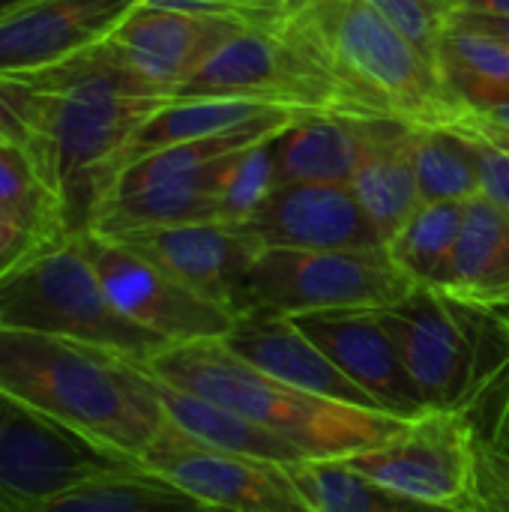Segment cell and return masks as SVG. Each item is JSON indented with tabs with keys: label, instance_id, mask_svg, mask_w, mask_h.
<instances>
[{
	"label": "cell",
	"instance_id": "6da1fadb",
	"mask_svg": "<svg viewBox=\"0 0 509 512\" xmlns=\"http://www.w3.org/2000/svg\"><path fill=\"white\" fill-rule=\"evenodd\" d=\"M12 75L21 147L54 189L69 237L93 219L117 180L132 135L174 99L138 84L102 45L60 66Z\"/></svg>",
	"mask_w": 509,
	"mask_h": 512
},
{
	"label": "cell",
	"instance_id": "7a4b0ae2",
	"mask_svg": "<svg viewBox=\"0 0 509 512\" xmlns=\"http://www.w3.org/2000/svg\"><path fill=\"white\" fill-rule=\"evenodd\" d=\"M0 396L132 462L168 426L141 363L42 333L0 330Z\"/></svg>",
	"mask_w": 509,
	"mask_h": 512
},
{
	"label": "cell",
	"instance_id": "3957f363",
	"mask_svg": "<svg viewBox=\"0 0 509 512\" xmlns=\"http://www.w3.org/2000/svg\"><path fill=\"white\" fill-rule=\"evenodd\" d=\"M378 318L429 411L462 417L480 450H509V303L417 288Z\"/></svg>",
	"mask_w": 509,
	"mask_h": 512
},
{
	"label": "cell",
	"instance_id": "277c9868",
	"mask_svg": "<svg viewBox=\"0 0 509 512\" xmlns=\"http://www.w3.org/2000/svg\"><path fill=\"white\" fill-rule=\"evenodd\" d=\"M168 387L237 411L306 453L309 462H342L396 438L408 420L339 405L282 384L228 351L225 342L168 345L141 363Z\"/></svg>",
	"mask_w": 509,
	"mask_h": 512
},
{
	"label": "cell",
	"instance_id": "5b68a950",
	"mask_svg": "<svg viewBox=\"0 0 509 512\" xmlns=\"http://www.w3.org/2000/svg\"><path fill=\"white\" fill-rule=\"evenodd\" d=\"M291 24L363 117H387L417 129L462 120L465 111L447 96L435 63L369 0H327Z\"/></svg>",
	"mask_w": 509,
	"mask_h": 512
},
{
	"label": "cell",
	"instance_id": "8992f818",
	"mask_svg": "<svg viewBox=\"0 0 509 512\" xmlns=\"http://www.w3.org/2000/svg\"><path fill=\"white\" fill-rule=\"evenodd\" d=\"M303 114L312 111H273L228 132L174 144L138 159L117 174L90 231L117 237L144 228L222 222V189L231 168L243 153L276 138Z\"/></svg>",
	"mask_w": 509,
	"mask_h": 512
},
{
	"label": "cell",
	"instance_id": "52a82bcc",
	"mask_svg": "<svg viewBox=\"0 0 509 512\" xmlns=\"http://www.w3.org/2000/svg\"><path fill=\"white\" fill-rule=\"evenodd\" d=\"M0 330H24L114 351L147 363L168 348L156 333L123 318L102 291L78 237H63L0 279Z\"/></svg>",
	"mask_w": 509,
	"mask_h": 512
},
{
	"label": "cell",
	"instance_id": "ba28073f",
	"mask_svg": "<svg viewBox=\"0 0 509 512\" xmlns=\"http://www.w3.org/2000/svg\"><path fill=\"white\" fill-rule=\"evenodd\" d=\"M417 288L384 249H261L237 300V315L390 309Z\"/></svg>",
	"mask_w": 509,
	"mask_h": 512
},
{
	"label": "cell",
	"instance_id": "9c48e42d",
	"mask_svg": "<svg viewBox=\"0 0 509 512\" xmlns=\"http://www.w3.org/2000/svg\"><path fill=\"white\" fill-rule=\"evenodd\" d=\"M189 99H237L363 117L294 24L282 30H243L225 42L174 93V102Z\"/></svg>",
	"mask_w": 509,
	"mask_h": 512
},
{
	"label": "cell",
	"instance_id": "30bf717a",
	"mask_svg": "<svg viewBox=\"0 0 509 512\" xmlns=\"http://www.w3.org/2000/svg\"><path fill=\"white\" fill-rule=\"evenodd\" d=\"M138 468V462L0 396V512H36L81 483Z\"/></svg>",
	"mask_w": 509,
	"mask_h": 512
},
{
	"label": "cell",
	"instance_id": "8fae6325",
	"mask_svg": "<svg viewBox=\"0 0 509 512\" xmlns=\"http://www.w3.org/2000/svg\"><path fill=\"white\" fill-rule=\"evenodd\" d=\"M477 438L471 426L444 411H429L408 426L342 465L390 492L438 504L450 510H474L477 504Z\"/></svg>",
	"mask_w": 509,
	"mask_h": 512
},
{
	"label": "cell",
	"instance_id": "7c38bea8",
	"mask_svg": "<svg viewBox=\"0 0 509 512\" xmlns=\"http://www.w3.org/2000/svg\"><path fill=\"white\" fill-rule=\"evenodd\" d=\"M78 246L114 309L168 345L222 342L234 330L237 315L231 309L195 294L117 240L87 231Z\"/></svg>",
	"mask_w": 509,
	"mask_h": 512
},
{
	"label": "cell",
	"instance_id": "4fadbf2b",
	"mask_svg": "<svg viewBox=\"0 0 509 512\" xmlns=\"http://www.w3.org/2000/svg\"><path fill=\"white\" fill-rule=\"evenodd\" d=\"M138 465L213 512H315L291 468L204 447L171 420Z\"/></svg>",
	"mask_w": 509,
	"mask_h": 512
},
{
	"label": "cell",
	"instance_id": "5bb4252c",
	"mask_svg": "<svg viewBox=\"0 0 509 512\" xmlns=\"http://www.w3.org/2000/svg\"><path fill=\"white\" fill-rule=\"evenodd\" d=\"M243 30L249 27L234 18L147 0L102 42V48L138 84L174 99V93Z\"/></svg>",
	"mask_w": 509,
	"mask_h": 512
},
{
	"label": "cell",
	"instance_id": "9a60e30c",
	"mask_svg": "<svg viewBox=\"0 0 509 512\" xmlns=\"http://www.w3.org/2000/svg\"><path fill=\"white\" fill-rule=\"evenodd\" d=\"M384 414L417 420L429 405L375 309L309 312L291 318Z\"/></svg>",
	"mask_w": 509,
	"mask_h": 512
},
{
	"label": "cell",
	"instance_id": "2e32d148",
	"mask_svg": "<svg viewBox=\"0 0 509 512\" xmlns=\"http://www.w3.org/2000/svg\"><path fill=\"white\" fill-rule=\"evenodd\" d=\"M108 240H117L120 246L132 249L135 255L165 270L171 279L231 309L234 315L243 282L261 252V246L240 225L231 222L144 228Z\"/></svg>",
	"mask_w": 509,
	"mask_h": 512
},
{
	"label": "cell",
	"instance_id": "e0dca14e",
	"mask_svg": "<svg viewBox=\"0 0 509 512\" xmlns=\"http://www.w3.org/2000/svg\"><path fill=\"white\" fill-rule=\"evenodd\" d=\"M261 249H384L351 186L282 183L240 225Z\"/></svg>",
	"mask_w": 509,
	"mask_h": 512
},
{
	"label": "cell",
	"instance_id": "ac0fdd59",
	"mask_svg": "<svg viewBox=\"0 0 509 512\" xmlns=\"http://www.w3.org/2000/svg\"><path fill=\"white\" fill-rule=\"evenodd\" d=\"M147 0H36L0 18V72H33L102 45Z\"/></svg>",
	"mask_w": 509,
	"mask_h": 512
},
{
	"label": "cell",
	"instance_id": "d6986e66",
	"mask_svg": "<svg viewBox=\"0 0 509 512\" xmlns=\"http://www.w3.org/2000/svg\"><path fill=\"white\" fill-rule=\"evenodd\" d=\"M228 351H234L249 366L261 369L264 375L291 384L303 393L363 408V411H381L318 345H312L300 327L285 318L264 309H249L237 315L234 330L222 339Z\"/></svg>",
	"mask_w": 509,
	"mask_h": 512
},
{
	"label": "cell",
	"instance_id": "ffe728a7",
	"mask_svg": "<svg viewBox=\"0 0 509 512\" xmlns=\"http://www.w3.org/2000/svg\"><path fill=\"white\" fill-rule=\"evenodd\" d=\"M399 120L357 117L342 111H312L297 117L273 141L276 180L282 183H339L351 186L363 156Z\"/></svg>",
	"mask_w": 509,
	"mask_h": 512
},
{
	"label": "cell",
	"instance_id": "44dd1931",
	"mask_svg": "<svg viewBox=\"0 0 509 512\" xmlns=\"http://www.w3.org/2000/svg\"><path fill=\"white\" fill-rule=\"evenodd\" d=\"M156 387H159V399H162V408H165L168 420L180 432H186L189 438H195L204 447L234 453V456L276 462V465H285V468L309 462L306 453L297 450L291 441L279 438L276 432L258 426L255 420H249V417H243L237 411H228L222 405H213V402H207L201 396L183 393V390L168 387L162 381H156Z\"/></svg>",
	"mask_w": 509,
	"mask_h": 512
},
{
	"label": "cell",
	"instance_id": "7402d4cb",
	"mask_svg": "<svg viewBox=\"0 0 509 512\" xmlns=\"http://www.w3.org/2000/svg\"><path fill=\"white\" fill-rule=\"evenodd\" d=\"M414 132L417 126L408 123L393 126L363 156L351 180V192L357 195L360 207L381 231L384 243H390L393 234L423 204L417 189V168H414Z\"/></svg>",
	"mask_w": 509,
	"mask_h": 512
},
{
	"label": "cell",
	"instance_id": "603a6c76",
	"mask_svg": "<svg viewBox=\"0 0 509 512\" xmlns=\"http://www.w3.org/2000/svg\"><path fill=\"white\" fill-rule=\"evenodd\" d=\"M444 291L474 303H509V216L486 195L465 204V225Z\"/></svg>",
	"mask_w": 509,
	"mask_h": 512
},
{
	"label": "cell",
	"instance_id": "cb8c5ba5",
	"mask_svg": "<svg viewBox=\"0 0 509 512\" xmlns=\"http://www.w3.org/2000/svg\"><path fill=\"white\" fill-rule=\"evenodd\" d=\"M435 69L447 96L465 114H486L509 102V48L492 36L447 24L435 51Z\"/></svg>",
	"mask_w": 509,
	"mask_h": 512
},
{
	"label": "cell",
	"instance_id": "d4e9b609",
	"mask_svg": "<svg viewBox=\"0 0 509 512\" xmlns=\"http://www.w3.org/2000/svg\"><path fill=\"white\" fill-rule=\"evenodd\" d=\"M273 111H285V108L282 105H261V102H237V99L171 102L132 135V141L126 144V150L120 156V171L135 165L138 159L156 153V150L186 144V141H198V138H210V135L228 132L234 126L252 123L258 117H267ZM294 111H300V108H294Z\"/></svg>",
	"mask_w": 509,
	"mask_h": 512
},
{
	"label": "cell",
	"instance_id": "484cf974",
	"mask_svg": "<svg viewBox=\"0 0 509 512\" xmlns=\"http://www.w3.org/2000/svg\"><path fill=\"white\" fill-rule=\"evenodd\" d=\"M465 225V204H420L414 216L393 234L387 255L411 279L414 288L444 291L450 282L459 234Z\"/></svg>",
	"mask_w": 509,
	"mask_h": 512
},
{
	"label": "cell",
	"instance_id": "4316f807",
	"mask_svg": "<svg viewBox=\"0 0 509 512\" xmlns=\"http://www.w3.org/2000/svg\"><path fill=\"white\" fill-rule=\"evenodd\" d=\"M414 168L423 204L459 201L483 195L474 138L456 126H429L414 132Z\"/></svg>",
	"mask_w": 509,
	"mask_h": 512
},
{
	"label": "cell",
	"instance_id": "83f0119b",
	"mask_svg": "<svg viewBox=\"0 0 509 512\" xmlns=\"http://www.w3.org/2000/svg\"><path fill=\"white\" fill-rule=\"evenodd\" d=\"M36 512H213L144 468L81 483Z\"/></svg>",
	"mask_w": 509,
	"mask_h": 512
},
{
	"label": "cell",
	"instance_id": "f1b7e54d",
	"mask_svg": "<svg viewBox=\"0 0 509 512\" xmlns=\"http://www.w3.org/2000/svg\"><path fill=\"white\" fill-rule=\"evenodd\" d=\"M291 474L315 512H465L390 492L348 471L342 462H303Z\"/></svg>",
	"mask_w": 509,
	"mask_h": 512
},
{
	"label": "cell",
	"instance_id": "f546056e",
	"mask_svg": "<svg viewBox=\"0 0 509 512\" xmlns=\"http://www.w3.org/2000/svg\"><path fill=\"white\" fill-rule=\"evenodd\" d=\"M0 216L30 225L48 237H69L60 201L39 165L21 144H0Z\"/></svg>",
	"mask_w": 509,
	"mask_h": 512
},
{
	"label": "cell",
	"instance_id": "4dcf8cb0",
	"mask_svg": "<svg viewBox=\"0 0 509 512\" xmlns=\"http://www.w3.org/2000/svg\"><path fill=\"white\" fill-rule=\"evenodd\" d=\"M270 141L243 153L240 162L231 168L225 189H222V222L243 225L264 204V198L279 186Z\"/></svg>",
	"mask_w": 509,
	"mask_h": 512
},
{
	"label": "cell",
	"instance_id": "1f68e13d",
	"mask_svg": "<svg viewBox=\"0 0 509 512\" xmlns=\"http://www.w3.org/2000/svg\"><path fill=\"white\" fill-rule=\"evenodd\" d=\"M426 60L435 63L438 42L447 30L450 15L432 0H369Z\"/></svg>",
	"mask_w": 509,
	"mask_h": 512
},
{
	"label": "cell",
	"instance_id": "d6a6232c",
	"mask_svg": "<svg viewBox=\"0 0 509 512\" xmlns=\"http://www.w3.org/2000/svg\"><path fill=\"white\" fill-rule=\"evenodd\" d=\"M474 510L509 512V450H480Z\"/></svg>",
	"mask_w": 509,
	"mask_h": 512
},
{
	"label": "cell",
	"instance_id": "836d02e7",
	"mask_svg": "<svg viewBox=\"0 0 509 512\" xmlns=\"http://www.w3.org/2000/svg\"><path fill=\"white\" fill-rule=\"evenodd\" d=\"M57 240H63V237H48L30 225H21L15 219L0 216V279Z\"/></svg>",
	"mask_w": 509,
	"mask_h": 512
},
{
	"label": "cell",
	"instance_id": "e575fe53",
	"mask_svg": "<svg viewBox=\"0 0 509 512\" xmlns=\"http://www.w3.org/2000/svg\"><path fill=\"white\" fill-rule=\"evenodd\" d=\"M459 129V126H456ZM465 132V129H462ZM471 135V132H468ZM474 147H477V162H480V183H483V195L501 207L509 216V153L501 147L489 144L480 135H471Z\"/></svg>",
	"mask_w": 509,
	"mask_h": 512
},
{
	"label": "cell",
	"instance_id": "d590c367",
	"mask_svg": "<svg viewBox=\"0 0 509 512\" xmlns=\"http://www.w3.org/2000/svg\"><path fill=\"white\" fill-rule=\"evenodd\" d=\"M453 126L468 129L483 138H509V102L486 111V114H462V120Z\"/></svg>",
	"mask_w": 509,
	"mask_h": 512
},
{
	"label": "cell",
	"instance_id": "8d00e7d4",
	"mask_svg": "<svg viewBox=\"0 0 509 512\" xmlns=\"http://www.w3.org/2000/svg\"><path fill=\"white\" fill-rule=\"evenodd\" d=\"M447 24H462L509 48V15H483V12H453Z\"/></svg>",
	"mask_w": 509,
	"mask_h": 512
},
{
	"label": "cell",
	"instance_id": "74e56055",
	"mask_svg": "<svg viewBox=\"0 0 509 512\" xmlns=\"http://www.w3.org/2000/svg\"><path fill=\"white\" fill-rule=\"evenodd\" d=\"M456 12H483V15H509V0H459Z\"/></svg>",
	"mask_w": 509,
	"mask_h": 512
},
{
	"label": "cell",
	"instance_id": "f35d334b",
	"mask_svg": "<svg viewBox=\"0 0 509 512\" xmlns=\"http://www.w3.org/2000/svg\"><path fill=\"white\" fill-rule=\"evenodd\" d=\"M321 3H327V0H282L288 24H291V21H297L300 15L312 12V9H315V6H321Z\"/></svg>",
	"mask_w": 509,
	"mask_h": 512
},
{
	"label": "cell",
	"instance_id": "ab89813d",
	"mask_svg": "<svg viewBox=\"0 0 509 512\" xmlns=\"http://www.w3.org/2000/svg\"><path fill=\"white\" fill-rule=\"evenodd\" d=\"M27 3H36V0H0V18L15 12V9H21V6H27Z\"/></svg>",
	"mask_w": 509,
	"mask_h": 512
},
{
	"label": "cell",
	"instance_id": "60d3db41",
	"mask_svg": "<svg viewBox=\"0 0 509 512\" xmlns=\"http://www.w3.org/2000/svg\"><path fill=\"white\" fill-rule=\"evenodd\" d=\"M432 3H435V6H441L447 15H453V12L459 9V0H432Z\"/></svg>",
	"mask_w": 509,
	"mask_h": 512
},
{
	"label": "cell",
	"instance_id": "b9f144b4",
	"mask_svg": "<svg viewBox=\"0 0 509 512\" xmlns=\"http://www.w3.org/2000/svg\"><path fill=\"white\" fill-rule=\"evenodd\" d=\"M465 132H468V129H465ZM471 135H474V132H471ZM480 138H483V135H480ZM486 141L495 144V147H501L504 153H509V138H486Z\"/></svg>",
	"mask_w": 509,
	"mask_h": 512
},
{
	"label": "cell",
	"instance_id": "7bdbcfd3",
	"mask_svg": "<svg viewBox=\"0 0 509 512\" xmlns=\"http://www.w3.org/2000/svg\"><path fill=\"white\" fill-rule=\"evenodd\" d=\"M9 141V135H6V129H3V120H0V144H6Z\"/></svg>",
	"mask_w": 509,
	"mask_h": 512
},
{
	"label": "cell",
	"instance_id": "ee69618b",
	"mask_svg": "<svg viewBox=\"0 0 509 512\" xmlns=\"http://www.w3.org/2000/svg\"><path fill=\"white\" fill-rule=\"evenodd\" d=\"M471 512H480V510H471Z\"/></svg>",
	"mask_w": 509,
	"mask_h": 512
}]
</instances>
